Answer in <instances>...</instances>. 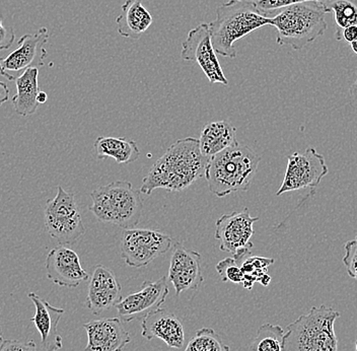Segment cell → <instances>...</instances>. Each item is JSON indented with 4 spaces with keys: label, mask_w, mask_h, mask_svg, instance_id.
Returning a JSON list of instances; mask_svg holds the SVG:
<instances>
[{
    "label": "cell",
    "mask_w": 357,
    "mask_h": 351,
    "mask_svg": "<svg viewBox=\"0 0 357 351\" xmlns=\"http://www.w3.org/2000/svg\"><path fill=\"white\" fill-rule=\"evenodd\" d=\"M208 160L201 154L197 138L178 140L149 170L139 192L151 195L155 189L183 191L205 176Z\"/></svg>",
    "instance_id": "1"
},
{
    "label": "cell",
    "mask_w": 357,
    "mask_h": 351,
    "mask_svg": "<svg viewBox=\"0 0 357 351\" xmlns=\"http://www.w3.org/2000/svg\"><path fill=\"white\" fill-rule=\"evenodd\" d=\"M260 162V156L253 149L236 142L209 158L204 176L208 189L220 198L248 191Z\"/></svg>",
    "instance_id": "2"
},
{
    "label": "cell",
    "mask_w": 357,
    "mask_h": 351,
    "mask_svg": "<svg viewBox=\"0 0 357 351\" xmlns=\"http://www.w3.org/2000/svg\"><path fill=\"white\" fill-rule=\"evenodd\" d=\"M212 46L216 54L236 58L234 42L262 27L271 24L251 0H229L216 8V19L209 22Z\"/></svg>",
    "instance_id": "3"
},
{
    "label": "cell",
    "mask_w": 357,
    "mask_h": 351,
    "mask_svg": "<svg viewBox=\"0 0 357 351\" xmlns=\"http://www.w3.org/2000/svg\"><path fill=\"white\" fill-rule=\"evenodd\" d=\"M339 317L333 308L312 307L287 326L282 351H338L334 325Z\"/></svg>",
    "instance_id": "4"
},
{
    "label": "cell",
    "mask_w": 357,
    "mask_h": 351,
    "mask_svg": "<svg viewBox=\"0 0 357 351\" xmlns=\"http://www.w3.org/2000/svg\"><path fill=\"white\" fill-rule=\"evenodd\" d=\"M323 3L303 2L279 10L271 17V24L278 31L276 43L301 50L323 36L327 30Z\"/></svg>",
    "instance_id": "5"
},
{
    "label": "cell",
    "mask_w": 357,
    "mask_h": 351,
    "mask_svg": "<svg viewBox=\"0 0 357 351\" xmlns=\"http://www.w3.org/2000/svg\"><path fill=\"white\" fill-rule=\"evenodd\" d=\"M140 192L128 181H116L91 191L89 210L102 223L133 229L142 218L144 202Z\"/></svg>",
    "instance_id": "6"
},
{
    "label": "cell",
    "mask_w": 357,
    "mask_h": 351,
    "mask_svg": "<svg viewBox=\"0 0 357 351\" xmlns=\"http://www.w3.org/2000/svg\"><path fill=\"white\" fill-rule=\"evenodd\" d=\"M44 221L47 232L61 246L73 245L86 232L75 195L61 186L55 197L47 201Z\"/></svg>",
    "instance_id": "7"
},
{
    "label": "cell",
    "mask_w": 357,
    "mask_h": 351,
    "mask_svg": "<svg viewBox=\"0 0 357 351\" xmlns=\"http://www.w3.org/2000/svg\"><path fill=\"white\" fill-rule=\"evenodd\" d=\"M173 245L169 234L147 229H127L122 234L121 257L130 267H145Z\"/></svg>",
    "instance_id": "8"
},
{
    "label": "cell",
    "mask_w": 357,
    "mask_h": 351,
    "mask_svg": "<svg viewBox=\"0 0 357 351\" xmlns=\"http://www.w3.org/2000/svg\"><path fill=\"white\" fill-rule=\"evenodd\" d=\"M329 173L325 158L314 147L303 153H294L287 158V171L282 184L276 192L280 196L287 192L298 191L305 188L318 187L324 177Z\"/></svg>",
    "instance_id": "9"
},
{
    "label": "cell",
    "mask_w": 357,
    "mask_h": 351,
    "mask_svg": "<svg viewBox=\"0 0 357 351\" xmlns=\"http://www.w3.org/2000/svg\"><path fill=\"white\" fill-rule=\"evenodd\" d=\"M50 33L47 28L40 29L36 33H26L20 39L19 47L4 58H0V77L15 82L26 69L44 66L47 50L45 45Z\"/></svg>",
    "instance_id": "10"
},
{
    "label": "cell",
    "mask_w": 357,
    "mask_h": 351,
    "mask_svg": "<svg viewBox=\"0 0 357 351\" xmlns=\"http://www.w3.org/2000/svg\"><path fill=\"white\" fill-rule=\"evenodd\" d=\"M181 56L186 61L199 64L211 84H229V80L223 73L220 60L212 46L209 24L206 22H202L190 31L188 37L183 42Z\"/></svg>",
    "instance_id": "11"
},
{
    "label": "cell",
    "mask_w": 357,
    "mask_h": 351,
    "mask_svg": "<svg viewBox=\"0 0 357 351\" xmlns=\"http://www.w3.org/2000/svg\"><path fill=\"white\" fill-rule=\"evenodd\" d=\"M167 277L142 283L139 292L122 297L115 306L120 320L125 323L142 321L151 313L160 308L169 296Z\"/></svg>",
    "instance_id": "12"
},
{
    "label": "cell",
    "mask_w": 357,
    "mask_h": 351,
    "mask_svg": "<svg viewBox=\"0 0 357 351\" xmlns=\"http://www.w3.org/2000/svg\"><path fill=\"white\" fill-rule=\"evenodd\" d=\"M259 220L258 216H251L247 207L241 211L223 214L216 221L214 234V238L220 241V249L234 255L238 250L253 248L251 238L254 234V223Z\"/></svg>",
    "instance_id": "13"
},
{
    "label": "cell",
    "mask_w": 357,
    "mask_h": 351,
    "mask_svg": "<svg viewBox=\"0 0 357 351\" xmlns=\"http://www.w3.org/2000/svg\"><path fill=\"white\" fill-rule=\"evenodd\" d=\"M167 278L173 283L177 297L186 290H197L204 281L199 253L187 249L180 241L176 243Z\"/></svg>",
    "instance_id": "14"
},
{
    "label": "cell",
    "mask_w": 357,
    "mask_h": 351,
    "mask_svg": "<svg viewBox=\"0 0 357 351\" xmlns=\"http://www.w3.org/2000/svg\"><path fill=\"white\" fill-rule=\"evenodd\" d=\"M45 269L47 278L62 287L75 288L89 278L77 253L66 246L60 245L48 253Z\"/></svg>",
    "instance_id": "15"
},
{
    "label": "cell",
    "mask_w": 357,
    "mask_h": 351,
    "mask_svg": "<svg viewBox=\"0 0 357 351\" xmlns=\"http://www.w3.org/2000/svg\"><path fill=\"white\" fill-rule=\"evenodd\" d=\"M88 334L84 351H123L131 337L119 318L93 320L84 324Z\"/></svg>",
    "instance_id": "16"
},
{
    "label": "cell",
    "mask_w": 357,
    "mask_h": 351,
    "mask_svg": "<svg viewBox=\"0 0 357 351\" xmlns=\"http://www.w3.org/2000/svg\"><path fill=\"white\" fill-rule=\"evenodd\" d=\"M122 286L108 268L97 265L89 281L86 307L93 315L102 314L119 303Z\"/></svg>",
    "instance_id": "17"
},
{
    "label": "cell",
    "mask_w": 357,
    "mask_h": 351,
    "mask_svg": "<svg viewBox=\"0 0 357 351\" xmlns=\"http://www.w3.org/2000/svg\"><path fill=\"white\" fill-rule=\"evenodd\" d=\"M142 335L147 341L160 339L169 348L181 350L185 343L183 322L166 308H158L142 321Z\"/></svg>",
    "instance_id": "18"
},
{
    "label": "cell",
    "mask_w": 357,
    "mask_h": 351,
    "mask_svg": "<svg viewBox=\"0 0 357 351\" xmlns=\"http://www.w3.org/2000/svg\"><path fill=\"white\" fill-rule=\"evenodd\" d=\"M29 299L35 305L36 313L31 321L37 328L41 336L42 346L46 351H58L63 346L61 336L58 334V324L66 310L51 306L43 297L35 292L28 294Z\"/></svg>",
    "instance_id": "19"
},
{
    "label": "cell",
    "mask_w": 357,
    "mask_h": 351,
    "mask_svg": "<svg viewBox=\"0 0 357 351\" xmlns=\"http://www.w3.org/2000/svg\"><path fill=\"white\" fill-rule=\"evenodd\" d=\"M116 19L118 33L124 38L139 39L153 24V17L142 6V0H127Z\"/></svg>",
    "instance_id": "20"
},
{
    "label": "cell",
    "mask_w": 357,
    "mask_h": 351,
    "mask_svg": "<svg viewBox=\"0 0 357 351\" xmlns=\"http://www.w3.org/2000/svg\"><path fill=\"white\" fill-rule=\"evenodd\" d=\"M201 154L211 158L238 142L236 129L227 121H216L203 127L200 133Z\"/></svg>",
    "instance_id": "21"
},
{
    "label": "cell",
    "mask_w": 357,
    "mask_h": 351,
    "mask_svg": "<svg viewBox=\"0 0 357 351\" xmlns=\"http://www.w3.org/2000/svg\"><path fill=\"white\" fill-rule=\"evenodd\" d=\"M39 68L32 67L26 69L15 80L17 94L11 99L13 109L22 117H29L36 113L39 108L37 97L39 95Z\"/></svg>",
    "instance_id": "22"
},
{
    "label": "cell",
    "mask_w": 357,
    "mask_h": 351,
    "mask_svg": "<svg viewBox=\"0 0 357 351\" xmlns=\"http://www.w3.org/2000/svg\"><path fill=\"white\" fill-rule=\"evenodd\" d=\"M98 160L112 158L118 164H131L139 158L140 151L134 140L124 137L99 136L93 143Z\"/></svg>",
    "instance_id": "23"
},
{
    "label": "cell",
    "mask_w": 357,
    "mask_h": 351,
    "mask_svg": "<svg viewBox=\"0 0 357 351\" xmlns=\"http://www.w3.org/2000/svg\"><path fill=\"white\" fill-rule=\"evenodd\" d=\"M233 257L244 274L242 285L248 290H251L254 285L260 281L263 275L268 274V267L275 262L272 258L253 256L250 249L238 250Z\"/></svg>",
    "instance_id": "24"
},
{
    "label": "cell",
    "mask_w": 357,
    "mask_h": 351,
    "mask_svg": "<svg viewBox=\"0 0 357 351\" xmlns=\"http://www.w3.org/2000/svg\"><path fill=\"white\" fill-rule=\"evenodd\" d=\"M326 13H333L336 30L340 33L350 26H357V0H327L323 3Z\"/></svg>",
    "instance_id": "25"
},
{
    "label": "cell",
    "mask_w": 357,
    "mask_h": 351,
    "mask_svg": "<svg viewBox=\"0 0 357 351\" xmlns=\"http://www.w3.org/2000/svg\"><path fill=\"white\" fill-rule=\"evenodd\" d=\"M284 330L281 326L264 324L259 328L250 345L251 351H282Z\"/></svg>",
    "instance_id": "26"
},
{
    "label": "cell",
    "mask_w": 357,
    "mask_h": 351,
    "mask_svg": "<svg viewBox=\"0 0 357 351\" xmlns=\"http://www.w3.org/2000/svg\"><path fill=\"white\" fill-rule=\"evenodd\" d=\"M185 351H231L220 335L211 328H201L189 341Z\"/></svg>",
    "instance_id": "27"
},
{
    "label": "cell",
    "mask_w": 357,
    "mask_h": 351,
    "mask_svg": "<svg viewBox=\"0 0 357 351\" xmlns=\"http://www.w3.org/2000/svg\"><path fill=\"white\" fill-rule=\"evenodd\" d=\"M216 271L222 277V283H243L244 281V274L238 266V262L234 260V257H229L225 260L220 261L216 265Z\"/></svg>",
    "instance_id": "28"
},
{
    "label": "cell",
    "mask_w": 357,
    "mask_h": 351,
    "mask_svg": "<svg viewBox=\"0 0 357 351\" xmlns=\"http://www.w3.org/2000/svg\"><path fill=\"white\" fill-rule=\"evenodd\" d=\"M310 1L324 3L327 0H258V1H255V3L257 8L260 10V13L268 17V13L289 8V6H294V4Z\"/></svg>",
    "instance_id": "29"
},
{
    "label": "cell",
    "mask_w": 357,
    "mask_h": 351,
    "mask_svg": "<svg viewBox=\"0 0 357 351\" xmlns=\"http://www.w3.org/2000/svg\"><path fill=\"white\" fill-rule=\"evenodd\" d=\"M345 255L343 257L347 274L357 281V236L344 245Z\"/></svg>",
    "instance_id": "30"
},
{
    "label": "cell",
    "mask_w": 357,
    "mask_h": 351,
    "mask_svg": "<svg viewBox=\"0 0 357 351\" xmlns=\"http://www.w3.org/2000/svg\"><path fill=\"white\" fill-rule=\"evenodd\" d=\"M0 351H38V350L37 345L33 341L3 339L0 343Z\"/></svg>",
    "instance_id": "31"
},
{
    "label": "cell",
    "mask_w": 357,
    "mask_h": 351,
    "mask_svg": "<svg viewBox=\"0 0 357 351\" xmlns=\"http://www.w3.org/2000/svg\"><path fill=\"white\" fill-rule=\"evenodd\" d=\"M15 39V33L11 27L4 26L3 20L0 17V50L10 48Z\"/></svg>",
    "instance_id": "32"
},
{
    "label": "cell",
    "mask_w": 357,
    "mask_h": 351,
    "mask_svg": "<svg viewBox=\"0 0 357 351\" xmlns=\"http://www.w3.org/2000/svg\"><path fill=\"white\" fill-rule=\"evenodd\" d=\"M335 39L337 41H345L351 44L357 40V26H350L341 31L340 33H335Z\"/></svg>",
    "instance_id": "33"
},
{
    "label": "cell",
    "mask_w": 357,
    "mask_h": 351,
    "mask_svg": "<svg viewBox=\"0 0 357 351\" xmlns=\"http://www.w3.org/2000/svg\"><path fill=\"white\" fill-rule=\"evenodd\" d=\"M10 100V89L6 82L0 80V106Z\"/></svg>",
    "instance_id": "34"
},
{
    "label": "cell",
    "mask_w": 357,
    "mask_h": 351,
    "mask_svg": "<svg viewBox=\"0 0 357 351\" xmlns=\"http://www.w3.org/2000/svg\"><path fill=\"white\" fill-rule=\"evenodd\" d=\"M350 104L357 111V77L349 89Z\"/></svg>",
    "instance_id": "35"
},
{
    "label": "cell",
    "mask_w": 357,
    "mask_h": 351,
    "mask_svg": "<svg viewBox=\"0 0 357 351\" xmlns=\"http://www.w3.org/2000/svg\"><path fill=\"white\" fill-rule=\"evenodd\" d=\"M270 283H271V276L268 274L263 275L262 278L259 281V283L263 286H268L270 285Z\"/></svg>",
    "instance_id": "36"
},
{
    "label": "cell",
    "mask_w": 357,
    "mask_h": 351,
    "mask_svg": "<svg viewBox=\"0 0 357 351\" xmlns=\"http://www.w3.org/2000/svg\"><path fill=\"white\" fill-rule=\"evenodd\" d=\"M47 100H48V95H47L45 91H40L39 95H38L37 97L38 103H39L40 105L45 104V103L47 102Z\"/></svg>",
    "instance_id": "37"
},
{
    "label": "cell",
    "mask_w": 357,
    "mask_h": 351,
    "mask_svg": "<svg viewBox=\"0 0 357 351\" xmlns=\"http://www.w3.org/2000/svg\"><path fill=\"white\" fill-rule=\"evenodd\" d=\"M350 46H351L352 51L357 55V40L354 43L350 44Z\"/></svg>",
    "instance_id": "38"
},
{
    "label": "cell",
    "mask_w": 357,
    "mask_h": 351,
    "mask_svg": "<svg viewBox=\"0 0 357 351\" xmlns=\"http://www.w3.org/2000/svg\"><path fill=\"white\" fill-rule=\"evenodd\" d=\"M3 339V333H2L1 325H0V343H1Z\"/></svg>",
    "instance_id": "39"
},
{
    "label": "cell",
    "mask_w": 357,
    "mask_h": 351,
    "mask_svg": "<svg viewBox=\"0 0 357 351\" xmlns=\"http://www.w3.org/2000/svg\"><path fill=\"white\" fill-rule=\"evenodd\" d=\"M251 1H258V0H251Z\"/></svg>",
    "instance_id": "40"
},
{
    "label": "cell",
    "mask_w": 357,
    "mask_h": 351,
    "mask_svg": "<svg viewBox=\"0 0 357 351\" xmlns=\"http://www.w3.org/2000/svg\"><path fill=\"white\" fill-rule=\"evenodd\" d=\"M356 350L357 351V342H356Z\"/></svg>",
    "instance_id": "41"
}]
</instances>
